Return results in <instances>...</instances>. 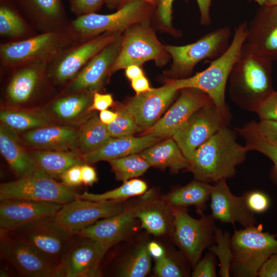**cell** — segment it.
I'll return each instance as SVG.
<instances>
[{"mask_svg": "<svg viewBox=\"0 0 277 277\" xmlns=\"http://www.w3.org/2000/svg\"><path fill=\"white\" fill-rule=\"evenodd\" d=\"M249 151L247 146L236 142L235 131L227 126L195 150L188 170L197 181L216 183L233 177L236 166L246 160Z\"/></svg>", "mask_w": 277, "mask_h": 277, "instance_id": "cell-1", "label": "cell"}, {"mask_svg": "<svg viewBox=\"0 0 277 277\" xmlns=\"http://www.w3.org/2000/svg\"><path fill=\"white\" fill-rule=\"evenodd\" d=\"M272 62L244 43L228 78L229 94L238 106L255 112L274 90Z\"/></svg>", "mask_w": 277, "mask_h": 277, "instance_id": "cell-2", "label": "cell"}, {"mask_svg": "<svg viewBox=\"0 0 277 277\" xmlns=\"http://www.w3.org/2000/svg\"><path fill=\"white\" fill-rule=\"evenodd\" d=\"M247 28V22L241 23L235 29L228 49L213 60L206 69L187 78L169 80L167 83L178 90L194 88L205 93L211 98L221 114L229 123L231 117L225 101L226 87L233 66L245 42Z\"/></svg>", "mask_w": 277, "mask_h": 277, "instance_id": "cell-3", "label": "cell"}, {"mask_svg": "<svg viewBox=\"0 0 277 277\" xmlns=\"http://www.w3.org/2000/svg\"><path fill=\"white\" fill-rule=\"evenodd\" d=\"M75 43L66 31L47 32L15 42L0 45V64L2 70L31 63L49 64L62 51Z\"/></svg>", "mask_w": 277, "mask_h": 277, "instance_id": "cell-4", "label": "cell"}, {"mask_svg": "<svg viewBox=\"0 0 277 277\" xmlns=\"http://www.w3.org/2000/svg\"><path fill=\"white\" fill-rule=\"evenodd\" d=\"M230 244V275L236 277L258 276L264 263L277 253L275 235L264 232L262 225L235 230Z\"/></svg>", "mask_w": 277, "mask_h": 277, "instance_id": "cell-5", "label": "cell"}, {"mask_svg": "<svg viewBox=\"0 0 277 277\" xmlns=\"http://www.w3.org/2000/svg\"><path fill=\"white\" fill-rule=\"evenodd\" d=\"M151 6H153L143 1H131L111 14L94 13L76 17L69 22L66 30L75 43L85 41L105 32L121 33L141 22L150 12Z\"/></svg>", "mask_w": 277, "mask_h": 277, "instance_id": "cell-6", "label": "cell"}, {"mask_svg": "<svg viewBox=\"0 0 277 277\" xmlns=\"http://www.w3.org/2000/svg\"><path fill=\"white\" fill-rule=\"evenodd\" d=\"M7 232L31 247L58 269L74 235L60 223L56 215L44 217Z\"/></svg>", "mask_w": 277, "mask_h": 277, "instance_id": "cell-7", "label": "cell"}, {"mask_svg": "<svg viewBox=\"0 0 277 277\" xmlns=\"http://www.w3.org/2000/svg\"><path fill=\"white\" fill-rule=\"evenodd\" d=\"M58 182L38 168L29 174L0 185V201L25 199L62 205L79 197L74 189Z\"/></svg>", "mask_w": 277, "mask_h": 277, "instance_id": "cell-8", "label": "cell"}, {"mask_svg": "<svg viewBox=\"0 0 277 277\" xmlns=\"http://www.w3.org/2000/svg\"><path fill=\"white\" fill-rule=\"evenodd\" d=\"M231 34L228 27H220L192 44L165 46L172 58L169 74L174 79L188 77L200 62L207 58L214 60L225 52L230 45Z\"/></svg>", "mask_w": 277, "mask_h": 277, "instance_id": "cell-9", "label": "cell"}, {"mask_svg": "<svg viewBox=\"0 0 277 277\" xmlns=\"http://www.w3.org/2000/svg\"><path fill=\"white\" fill-rule=\"evenodd\" d=\"M175 241L193 267L204 250L215 243V219L211 214L191 217L185 208L171 207Z\"/></svg>", "mask_w": 277, "mask_h": 277, "instance_id": "cell-10", "label": "cell"}, {"mask_svg": "<svg viewBox=\"0 0 277 277\" xmlns=\"http://www.w3.org/2000/svg\"><path fill=\"white\" fill-rule=\"evenodd\" d=\"M119 33L105 32L85 41L74 43L62 51L48 65V74L54 86H66Z\"/></svg>", "mask_w": 277, "mask_h": 277, "instance_id": "cell-11", "label": "cell"}, {"mask_svg": "<svg viewBox=\"0 0 277 277\" xmlns=\"http://www.w3.org/2000/svg\"><path fill=\"white\" fill-rule=\"evenodd\" d=\"M167 53L150 27L145 24H134L127 29L122 36L121 49L111 69V74L131 65L141 66L148 61L163 65Z\"/></svg>", "mask_w": 277, "mask_h": 277, "instance_id": "cell-12", "label": "cell"}, {"mask_svg": "<svg viewBox=\"0 0 277 277\" xmlns=\"http://www.w3.org/2000/svg\"><path fill=\"white\" fill-rule=\"evenodd\" d=\"M48 64L31 63L15 67L4 89L10 106L22 107L36 98L49 87L54 86L48 72Z\"/></svg>", "mask_w": 277, "mask_h": 277, "instance_id": "cell-13", "label": "cell"}, {"mask_svg": "<svg viewBox=\"0 0 277 277\" xmlns=\"http://www.w3.org/2000/svg\"><path fill=\"white\" fill-rule=\"evenodd\" d=\"M228 124L212 103L195 112L172 138L189 162L201 145Z\"/></svg>", "mask_w": 277, "mask_h": 277, "instance_id": "cell-14", "label": "cell"}, {"mask_svg": "<svg viewBox=\"0 0 277 277\" xmlns=\"http://www.w3.org/2000/svg\"><path fill=\"white\" fill-rule=\"evenodd\" d=\"M0 254L21 276L57 277V266L26 243L2 230Z\"/></svg>", "mask_w": 277, "mask_h": 277, "instance_id": "cell-15", "label": "cell"}, {"mask_svg": "<svg viewBox=\"0 0 277 277\" xmlns=\"http://www.w3.org/2000/svg\"><path fill=\"white\" fill-rule=\"evenodd\" d=\"M110 247L80 234H74L69 249L60 265L57 277L96 276Z\"/></svg>", "mask_w": 277, "mask_h": 277, "instance_id": "cell-16", "label": "cell"}, {"mask_svg": "<svg viewBox=\"0 0 277 277\" xmlns=\"http://www.w3.org/2000/svg\"><path fill=\"white\" fill-rule=\"evenodd\" d=\"M125 208L122 201H96L78 197L63 205L56 216L64 227L76 234L100 220L121 213Z\"/></svg>", "mask_w": 277, "mask_h": 277, "instance_id": "cell-17", "label": "cell"}, {"mask_svg": "<svg viewBox=\"0 0 277 277\" xmlns=\"http://www.w3.org/2000/svg\"><path fill=\"white\" fill-rule=\"evenodd\" d=\"M121 34L97 53L62 92L93 93L98 91L111 75V69L121 47Z\"/></svg>", "mask_w": 277, "mask_h": 277, "instance_id": "cell-18", "label": "cell"}, {"mask_svg": "<svg viewBox=\"0 0 277 277\" xmlns=\"http://www.w3.org/2000/svg\"><path fill=\"white\" fill-rule=\"evenodd\" d=\"M182 90L175 102L162 117L147 129L144 135H152L160 138L172 137L195 112L213 103L207 94L200 90L185 88Z\"/></svg>", "mask_w": 277, "mask_h": 277, "instance_id": "cell-19", "label": "cell"}, {"mask_svg": "<svg viewBox=\"0 0 277 277\" xmlns=\"http://www.w3.org/2000/svg\"><path fill=\"white\" fill-rule=\"evenodd\" d=\"M62 205L25 199L1 201L0 230L11 231L44 217L56 215Z\"/></svg>", "mask_w": 277, "mask_h": 277, "instance_id": "cell-20", "label": "cell"}, {"mask_svg": "<svg viewBox=\"0 0 277 277\" xmlns=\"http://www.w3.org/2000/svg\"><path fill=\"white\" fill-rule=\"evenodd\" d=\"M245 43L269 60H277V5L260 6L248 23Z\"/></svg>", "mask_w": 277, "mask_h": 277, "instance_id": "cell-21", "label": "cell"}, {"mask_svg": "<svg viewBox=\"0 0 277 277\" xmlns=\"http://www.w3.org/2000/svg\"><path fill=\"white\" fill-rule=\"evenodd\" d=\"M178 91L166 83L161 87L136 94L130 99L125 108L138 126L147 129L158 121Z\"/></svg>", "mask_w": 277, "mask_h": 277, "instance_id": "cell-22", "label": "cell"}, {"mask_svg": "<svg viewBox=\"0 0 277 277\" xmlns=\"http://www.w3.org/2000/svg\"><path fill=\"white\" fill-rule=\"evenodd\" d=\"M80 132V126L53 124L18 135L22 142L30 150H67L78 152Z\"/></svg>", "mask_w": 277, "mask_h": 277, "instance_id": "cell-23", "label": "cell"}, {"mask_svg": "<svg viewBox=\"0 0 277 277\" xmlns=\"http://www.w3.org/2000/svg\"><path fill=\"white\" fill-rule=\"evenodd\" d=\"M210 198L211 215L215 220L225 223L238 222L245 227L256 225L254 213L246 205L244 195L233 194L226 180L213 186Z\"/></svg>", "mask_w": 277, "mask_h": 277, "instance_id": "cell-24", "label": "cell"}, {"mask_svg": "<svg viewBox=\"0 0 277 277\" xmlns=\"http://www.w3.org/2000/svg\"><path fill=\"white\" fill-rule=\"evenodd\" d=\"M93 94L61 92L42 109L55 124L80 126L93 114L89 112Z\"/></svg>", "mask_w": 277, "mask_h": 277, "instance_id": "cell-25", "label": "cell"}, {"mask_svg": "<svg viewBox=\"0 0 277 277\" xmlns=\"http://www.w3.org/2000/svg\"><path fill=\"white\" fill-rule=\"evenodd\" d=\"M40 33L66 30L69 23L62 0H16Z\"/></svg>", "mask_w": 277, "mask_h": 277, "instance_id": "cell-26", "label": "cell"}, {"mask_svg": "<svg viewBox=\"0 0 277 277\" xmlns=\"http://www.w3.org/2000/svg\"><path fill=\"white\" fill-rule=\"evenodd\" d=\"M136 219L134 209L125 208L117 214L98 221L77 234L111 248L130 235L135 228Z\"/></svg>", "mask_w": 277, "mask_h": 277, "instance_id": "cell-27", "label": "cell"}, {"mask_svg": "<svg viewBox=\"0 0 277 277\" xmlns=\"http://www.w3.org/2000/svg\"><path fill=\"white\" fill-rule=\"evenodd\" d=\"M0 152L17 178L29 174L36 168L31 150L22 142L17 133L2 123Z\"/></svg>", "mask_w": 277, "mask_h": 277, "instance_id": "cell-28", "label": "cell"}, {"mask_svg": "<svg viewBox=\"0 0 277 277\" xmlns=\"http://www.w3.org/2000/svg\"><path fill=\"white\" fill-rule=\"evenodd\" d=\"M161 138L152 135L140 137H112L99 149L82 155L85 163L92 164L138 153L159 142Z\"/></svg>", "mask_w": 277, "mask_h": 277, "instance_id": "cell-29", "label": "cell"}, {"mask_svg": "<svg viewBox=\"0 0 277 277\" xmlns=\"http://www.w3.org/2000/svg\"><path fill=\"white\" fill-rule=\"evenodd\" d=\"M1 123L17 134L55 124L42 108L8 106L0 112Z\"/></svg>", "mask_w": 277, "mask_h": 277, "instance_id": "cell-30", "label": "cell"}, {"mask_svg": "<svg viewBox=\"0 0 277 277\" xmlns=\"http://www.w3.org/2000/svg\"><path fill=\"white\" fill-rule=\"evenodd\" d=\"M140 154L150 166L168 168L174 172L184 169H188L189 166L188 161L172 138L157 142Z\"/></svg>", "mask_w": 277, "mask_h": 277, "instance_id": "cell-31", "label": "cell"}, {"mask_svg": "<svg viewBox=\"0 0 277 277\" xmlns=\"http://www.w3.org/2000/svg\"><path fill=\"white\" fill-rule=\"evenodd\" d=\"M35 166L51 177L60 179L69 168L84 163L82 156L73 151L30 150Z\"/></svg>", "mask_w": 277, "mask_h": 277, "instance_id": "cell-32", "label": "cell"}, {"mask_svg": "<svg viewBox=\"0 0 277 277\" xmlns=\"http://www.w3.org/2000/svg\"><path fill=\"white\" fill-rule=\"evenodd\" d=\"M36 34L29 23L10 0H1L0 35L5 42H15Z\"/></svg>", "mask_w": 277, "mask_h": 277, "instance_id": "cell-33", "label": "cell"}, {"mask_svg": "<svg viewBox=\"0 0 277 277\" xmlns=\"http://www.w3.org/2000/svg\"><path fill=\"white\" fill-rule=\"evenodd\" d=\"M112 138L107 125L101 121L99 117L93 114L80 126L78 152L83 155L95 151Z\"/></svg>", "mask_w": 277, "mask_h": 277, "instance_id": "cell-34", "label": "cell"}, {"mask_svg": "<svg viewBox=\"0 0 277 277\" xmlns=\"http://www.w3.org/2000/svg\"><path fill=\"white\" fill-rule=\"evenodd\" d=\"M212 187L208 183L196 180L175 190L168 195L166 200L173 207L195 206L202 208L210 197Z\"/></svg>", "mask_w": 277, "mask_h": 277, "instance_id": "cell-35", "label": "cell"}, {"mask_svg": "<svg viewBox=\"0 0 277 277\" xmlns=\"http://www.w3.org/2000/svg\"><path fill=\"white\" fill-rule=\"evenodd\" d=\"M235 130L245 140V145L250 151H258L272 162L277 173V143L261 134L255 121L248 122L241 128H236Z\"/></svg>", "mask_w": 277, "mask_h": 277, "instance_id": "cell-36", "label": "cell"}, {"mask_svg": "<svg viewBox=\"0 0 277 277\" xmlns=\"http://www.w3.org/2000/svg\"><path fill=\"white\" fill-rule=\"evenodd\" d=\"M116 179L123 182L143 174L150 167L140 154L134 153L107 161Z\"/></svg>", "mask_w": 277, "mask_h": 277, "instance_id": "cell-37", "label": "cell"}, {"mask_svg": "<svg viewBox=\"0 0 277 277\" xmlns=\"http://www.w3.org/2000/svg\"><path fill=\"white\" fill-rule=\"evenodd\" d=\"M147 189V185L143 181L132 179L124 182L121 186L101 194H94L85 191L79 197L91 201L112 200L123 201L130 197L140 195Z\"/></svg>", "mask_w": 277, "mask_h": 277, "instance_id": "cell-38", "label": "cell"}, {"mask_svg": "<svg viewBox=\"0 0 277 277\" xmlns=\"http://www.w3.org/2000/svg\"><path fill=\"white\" fill-rule=\"evenodd\" d=\"M151 258L147 246L141 245L121 264L117 274L124 277H144L150 270Z\"/></svg>", "mask_w": 277, "mask_h": 277, "instance_id": "cell-39", "label": "cell"}, {"mask_svg": "<svg viewBox=\"0 0 277 277\" xmlns=\"http://www.w3.org/2000/svg\"><path fill=\"white\" fill-rule=\"evenodd\" d=\"M134 214L149 233L159 236L166 232L168 227L166 216L158 206L151 205L134 209Z\"/></svg>", "mask_w": 277, "mask_h": 277, "instance_id": "cell-40", "label": "cell"}, {"mask_svg": "<svg viewBox=\"0 0 277 277\" xmlns=\"http://www.w3.org/2000/svg\"><path fill=\"white\" fill-rule=\"evenodd\" d=\"M215 243L210 247V251L216 255L220 262L219 275L222 277L230 276V265L232 259L230 234L216 228Z\"/></svg>", "mask_w": 277, "mask_h": 277, "instance_id": "cell-41", "label": "cell"}, {"mask_svg": "<svg viewBox=\"0 0 277 277\" xmlns=\"http://www.w3.org/2000/svg\"><path fill=\"white\" fill-rule=\"evenodd\" d=\"M116 112V118L107 125L110 136L114 138L133 136L138 127L134 117L125 107L118 109Z\"/></svg>", "mask_w": 277, "mask_h": 277, "instance_id": "cell-42", "label": "cell"}, {"mask_svg": "<svg viewBox=\"0 0 277 277\" xmlns=\"http://www.w3.org/2000/svg\"><path fill=\"white\" fill-rule=\"evenodd\" d=\"M154 271L160 277H181L184 272L181 267L172 259L165 255L155 260Z\"/></svg>", "mask_w": 277, "mask_h": 277, "instance_id": "cell-43", "label": "cell"}, {"mask_svg": "<svg viewBox=\"0 0 277 277\" xmlns=\"http://www.w3.org/2000/svg\"><path fill=\"white\" fill-rule=\"evenodd\" d=\"M261 120L277 121V91L273 90L255 111Z\"/></svg>", "mask_w": 277, "mask_h": 277, "instance_id": "cell-44", "label": "cell"}, {"mask_svg": "<svg viewBox=\"0 0 277 277\" xmlns=\"http://www.w3.org/2000/svg\"><path fill=\"white\" fill-rule=\"evenodd\" d=\"M246 205L254 213L266 211L270 205L268 196L260 191H252L243 194Z\"/></svg>", "mask_w": 277, "mask_h": 277, "instance_id": "cell-45", "label": "cell"}, {"mask_svg": "<svg viewBox=\"0 0 277 277\" xmlns=\"http://www.w3.org/2000/svg\"><path fill=\"white\" fill-rule=\"evenodd\" d=\"M71 11L76 17L95 13L105 0H69Z\"/></svg>", "mask_w": 277, "mask_h": 277, "instance_id": "cell-46", "label": "cell"}, {"mask_svg": "<svg viewBox=\"0 0 277 277\" xmlns=\"http://www.w3.org/2000/svg\"><path fill=\"white\" fill-rule=\"evenodd\" d=\"M191 275L193 277L216 276L215 254L211 252L199 261L194 266Z\"/></svg>", "mask_w": 277, "mask_h": 277, "instance_id": "cell-47", "label": "cell"}, {"mask_svg": "<svg viewBox=\"0 0 277 277\" xmlns=\"http://www.w3.org/2000/svg\"><path fill=\"white\" fill-rule=\"evenodd\" d=\"M81 165H74L65 171L60 179L61 182L65 185L71 188H75L83 184L81 177Z\"/></svg>", "mask_w": 277, "mask_h": 277, "instance_id": "cell-48", "label": "cell"}, {"mask_svg": "<svg viewBox=\"0 0 277 277\" xmlns=\"http://www.w3.org/2000/svg\"><path fill=\"white\" fill-rule=\"evenodd\" d=\"M113 104V99L111 94H102L96 91L93 93L92 102L89 109V112L107 110Z\"/></svg>", "mask_w": 277, "mask_h": 277, "instance_id": "cell-49", "label": "cell"}, {"mask_svg": "<svg viewBox=\"0 0 277 277\" xmlns=\"http://www.w3.org/2000/svg\"><path fill=\"white\" fill-rule=\"evenodd\" d=\"M187 1V0H186ZM174 0H159L157 15L165 26L171 27L172 24V3Z\"/></svg>", "mask_w": 277, "mask_h": 277, "instance_id": "cell-50", "label": "cell"}, {"mask_svg": "<svg viewBox=\"0 0 277 277\" xmlns=\"http://www.w3.org/2000/svg\"><path fill=\"white\" fill-rule=\"evenodd\" d=\"M257 127L264 136L277 143V121L261 120Z\"/></svg>", "mask_w": 277, "mask_h": 277, "instance_id": "cell-51", "label": "cell"}, {"mask_svg": "<svg viewBox=\"0 0 277 277\" xmlns=\"http://www.w3.org/2000/svg\"><path fill=\"white\" fill-rule=\"evenodd\" d=\"M260 277H277V253L272 255L259 271Z\"/></svg>", "mask_w": 277, "mask_h": 277, "instance_id": "cell-52", "label": "cell"}, {"mask_svg": "<svg viewBox=\"0 0 277 277\" xmlns=\"http://www.w3.org/2000/svg\"><path fill=\"white\" fill-rule=\"evenodd\" d=\"M81 177L82 184L91 186L97 180V173L95 169L87 163L81 165Z\"/></svg>", "mask_w": 277, "mask_h": 277, "instance_id": "cell-53", "label": "cell"}, {"mask_svg": "<svg viewBox=\"0 0 277 277\" xmlns=\"http://www.w3.org/2000/svg\"><path fill=\"white\" fill-rule=\"evenodd\" d=\"M200 12V23L205 26L211 23L210 8L212 0H196Z\"/></svg>", "mask_w": 277, "mask_h": 277, "instance_id": "cell-54", "label": "cell"}, {"mask_svg": "<svg viewBox=\"0 0 277 277\" xmlns=\"http://www.w3.org/2000/svg\"><path fill=\"white\" fill-rule=\"evenodd\" d=\"M131 86L136 94L147 92L151 89L148 80L144 75L131 81Z\"/></svg>", "mask_w": 277, "mask_h": 277, "instance_id": "cell-55", "label": "cell"}, {"mask_svg": "<svg viewBox=\"0 0 277 277\" xmlns=\"http://www.w3.org/2000/svg\"><path fill=\"white\" fill-rule=\"evenodd\" d=\"M147 246L150 254L155 260L161 258L165 255L164 249L157 242H151Z\"/></svg>", "mask_w": 277, "mask_h": 277, "instance_id": "cell-56", "label": "cell"}, {"mask_svg": "<svg viewBox=\"0 0 277 277\" xmlns=\"http://www.w3.org/2000/svg\"><path fill=\"white\" fill-rule=\"evenodd\" d=\"M125 69L126 76L131 81L144 75L143 71L140 66L131 65L127 67Z\"/></svg>", "mask_w": 277, "mask_h": 277, "instance_id": "cell-57", "label": "cell"}, {"mask_svg": "<svg viewBox=\"0 0 277 277\" xmlns=\"http://www.w3.org/2000/svg\"><path fill=\"white\" fill-rule=\"evenodd\" d=\"M117 116L116 111L104 110L100 111L99 118L101 121L106 125H108L113 122Z\"/></svg>", "mask_w": 277, "mask_h": 277, "instance_id": "cell-58", "label": "cell"}, {"mask_svg": "<svg viewBox=\"0 0 277 277\" xmlns=\"http://www.w3.org/2000/svg\"><path fill=\"white\" fill-rule=\"evenodd\" d=\"M123 0H105V3L111 8L117 7L118 8L121 5Z\"/></svg>", "mask_w": 277, "mask_h": 277, "instance_id": "cell-59", "label": "cell"}, {"mask_svg": "<svg viewBox=\"0 0 277 277\" xmlns=\"http://www.w3.org/2000/svg\"><path fill=\"white\" fill-rule=\"evenodd\" d=\"M133 1H143L146 3H148V4H150L151 5L154 6L158 3L159 0H123L121 5L120 6V8L122 6H123L124 4L131 2Z\"/></svg>", "mask_w": 277, "mask_h": 277, "instance_id": "cell-60", "label": "cell"}, {"mask_svg": "<svg viewBox=\"0 0 277 277\" xmlns=\"http://www.w3.org/2000/svg\"><path fill=\"white\" fill-rule=\"evenodd\" d=\"M265 5H277V0H267Z\"/></svg>", "mask_w": 277, "mask_h": 277, "instance_id": "cell-61", "label": "cell"}, {"mask_svg": "<svg viewBox=\"0 0 277 277\" xmlns=\"http://www.w3.org/2000/svg\"><path fill=\"white\" fill-rule=\"evenodd\" d=\"M260 6L265 5L267 0H254Z\"/></svg>", "mask_w": 277, "mask_h": 277, "instance_id": "cell-62", "label": "cell"}]
</instances>
